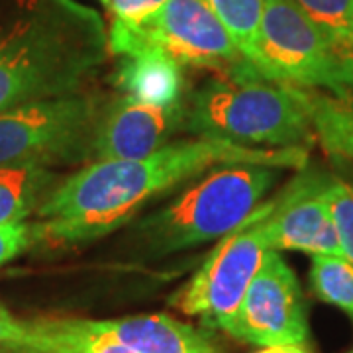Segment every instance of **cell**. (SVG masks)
I'll list each match as a JSON object with an SVG mask.
<instances>
[{
	"label": "cell",
	"mask_w": 353,
	"mask_h": 353,
	"mask_svg": "<svg viewBox=\"0 0 353 353\" xmlns=\"http://www.w3.org/2000/svg\"><path fill=\"white\" fill-rule=\"evenodd\" d=\"M306 148H250L214 138L173 139L138 159L90 161L63 176L36 212V243L77 245L128 224L157 196L222 165L304 169Z\"/></svg>",
	"instance_id": "1"
},
{
	"label": "cell",
	"mask_w": 353,
	"mask_h": 353,
	"mask_svg": "<svg viewBox=\"0 0 353 353\" xmlns=\"http://www.w3.org/2000/svg\"><path fill=\"white\" fill-rule=\"evenodd\" d=\"M108 55L101 14L75 0H26L0 30V112L83 92Z\"/></svg>",
	"instance_id": "2"
},
{
	"label": "cell",
	"mask_w": 353,
	"mask_h": 353,
	"mask_svg": "<svg viewBox=\"0 0 353 353\" xmlns=\"http://www.w3.org/2000/svg\"><path fill=\"white\" fill-rule=\"evenodd\" d=\"M183 132L269 150L316 141L303 88L271 81L255 67L216 73L190 90Z\"/></svg>",
	"instance_id": "3"
},
{
	"label": "cell",
	"mask_w": 353,
	"mask_h": 353,
	"mask_svg": "<svg viewBox=\"0 0 353 353\" xmlns=\"http://www.w3.org/2000/svg\"><path fill=\"white\" fill-rule=\"evenodd\" d=\"M277 167L222 165L155 212L134 222L130 248L143 257H165L222 240L248 224L275 187Z\"/></svg>",
	"instance_id": "4"
},
{
	"label": "cell",
	"mask_w": 353,
	"mask_h": 353,
	"mask_svg": "<svg viewBox=\"0 0 353 353\" xmlns=\"http://www.w3.org/2000/svg\"><path fill=\"white\" fill-rule=\"evenodd\" d=\"M108 99L83 90L0 112V167L87 165Z\"/></svg>",
	"instance_id": "5"
},
{
	"label": "cell",
	"mask_w": 353,
	"mask_h": 353,
	"mask_svg": "<svg viewBox=\"0 0 353 353\" xmlns=\"http://www.w3.org/2000/svg\"><path fill=\"white\" fill-rule=\"evenodd\" d=\"M252 65L267 79L299 88H336L353 79L328 39L294 0H263Z\"/></svg>",
	"instance_id": "6"
},
{
	"label": "cell",
	"mask_w": 353,
	"mask_h": 353,
	"mask_svg": "<svg viewBox=\"0 0 353 353\" xmlns=\"http://www.w3.org/2000/svg\"><path fill=\"white\" fill-rule=\"evenodd\" d=\"M108 43L110 53L118 57L157 48L183 67L212 69L214 73H238L253 67L206 0H167L148 24L108 38Z\"/></svg>",
	"instance_id": "7"
},
{
	"label": "cell",
	"mask_w": 353,
	"mask_h": 353,
	"mask_svg": "<svg viewBox=\"0 0 353 353\" xmlns=\"http://www.w3.org/2000/svg\"><path fill=\"white\" fill-rule=\"evenodd\" d=\"M267 208L269 201L248 224L220 240L189 283L171 299L176 310L224 332L271 250L261 226Z\"/></svg>",
	"instance_id": "8"
},
{
	"label": "cell",
	"mask_w": 353,
	"mask_h": 353,
	"mask_svg": "<svg viewBox=\"0 0 353 353\" xmlns=\"http://www.w3.org/2000/svg\"><path fill=\"white\" fill-rule=\"evenodd\" d=\"M224 332L261 347L306 343L308 318L301 283L277 250H269Z\"/></svg>",
	"instance_id": "9"
},
{
	"label": "cell",
	"mask_w": 353,
	"mask_h": 353,
	"mask_svg": "<svg viewBox=\"0 0 353 353\" xmlns=\"http://www.w3.org/2000/svg\"><path fill=\"white\" fill-rule=\"evenodd\" d=\"M330 175L304 171L277 199L269 201L261 226L271 250L343 255L330 202Z\"/></svg>",
	"instance_id": "10"
},
{
	"label": "cell",
	"mask_w": 353,
	"mask_h": 353,
	"mask_svg": "<svg viewBox=\"0 0 353 353\" xmlns=\"http://www.w3.org/2000/svg\"><path fill=\"white\" fill-rule=\"evenodd\" d=\"M183 128L185 101L155 106L118 94L104 104L92 145V161L145 157L171 143Z\"/></svg>",
	"instance_id": "11"
},
{
	"label": "cell",
	"mask_w": 353,
	"mask_h": 353,
	"mask_svg": "<svg viewBox=\"0 0 353 353\" xmlns=\"http://www.w3.org/2000/svg\"><path fill=\"white\" fill-rule=\"evenodd\" d=\"M0 353H132L102 332L97 320L39 316L24 320L20 338L0 343Z\"/></svg>",
	"instance_id": "12"
},
{
	"label": "cell",
	"mask_w": 353,
	"mask_h": 353,
	"mask_svg": "<svg viewBox=\"0 0 353 353\" xmlns=\"http://www.w3.org/2000/svg\"><path fill=\"white\" fill-rule=\"evenodd\" d=\"M97 324L132 353H220L201 330L167 314L106 318Z\"/></svg>",
	"instance_id": "13"
},
{
	"label": "cell",
	"mask_w": 353,
	"mask_h": 353,
	"mask_svg": "<svg viewBox=\"0 0 353 353\" xmlns=\"http://www.w3.org/2000/svg\"><path fill=\"white\" fill-rule=\"evenodd\" d=\"M112 83L118 94L155 106L179 104L187 97L183 65L157 48L120 57Z\"/></svg>",
	"instance_id": "14"
},
{
	"label": "cell",
	"mask_w": 353,
	"mask_h": 353,
	"mask_svg": "<svg viewBox=\"0 0 353 353\" xmlns=\"http://www.w3.org/2000/svg\"><path fill=\"white\" fill-rule=\"evenodd\" d=\"M314 139L338 159L353 161V79L336 88H303Z\"/></svg>",
	"instance_id": "15"
},
{
	"label": "cell",
	"mask_w": 353,
	"mask_h": 353,
	"mask_svg": "<svg viewBox=\"0 0 353 353\" xmlns=\"http://www.w3.org/2000/svg\"><path fill=\"white\" fill-rule=\"evenodd\" d=\"M63 176L51 167H0V224L26 222L46 202Z\"/></svg>",
	"instance_id": "16"
},
{
	"label": "cell",
	"mask_w": 353,
	"mask_h": 353,
	"mask_svg": "<svg viewBox=\"0 0 353 353\" xmlns=\"http://www.w3.org/2000/svg\"><path fill=\"white\" fill-rule=\"evenodd\" d=\"M328 39L341 63L353 71V0H294Z\"/></svg>",
	"instance_id": "17"
},
{
	"label": "cell",
	"mask_w": 353,
	"mask_h": 353,
	"mask_svg": "<svg viewBox=\"0 0 353 353\" xmlns=\"http://www.w3.org/2000/svg\"><path fill=\"white\" fill-rule=\"evenodd\" d=\"M310 287L314 294L340 308L353 322V263L343 255H312Z\"/></svg>",
	"instance_id": "18"
},
{
	"label": "cell",
	"mask_w": 353,
	"mask_h": 353,
	"mask_svg": "<svg viewBox=\"0 0 353 353\" xmlns=\"http://www.w3.org/2000/svg\"><path fill=\"white\" fill-rule=\"evenodd\" d=\"M206 2L224 24L236 48L241 51V55L252 63L259 41L263 0H206Z\"/></svg>",
	"instance_id": "19"
},
{
	"label": "cell",
	"mask_w": 353,
	"mask_h": 353,
	"mask_svg": "<svg viewBox=\"0 0 353 353\" xmlns=\"http://www.w3.org/2000/svg\"><path fill=\"white\" fill-rule=\"evenodd\" d=\"M167 0H110L112 20L108 26V38L124 36L148 24L165 6Z\"/></svg>",
	"instance_id": "20"
},
{
	"label": "cell",
	"mask_w": 353,
	"mask_h": 353,
	"mask_svg": "<svg viewBox=\"0 0 353 353\" xmlns=\"http://www.w3.org/2000/svg\"><path fill=\"white\" fill-rule=\"evenodd\" d=\"M330 202L332 212L340 234L343 257L353 263V187L352 183H345L341 179L332 176L330 181Z\"/></svg>",
	"instance_id": "21"
},
{
	"label": "cell",
	"mask_w": 353,
	"mask_h": 353,
	"mask_svg": "<svg viewBox=\"0 0 353 353\" xmlns=\"http://www.w3.org/2000/svg\"><path fill=\"white\" fill-rule=\"evenodd\" d=\"M22 330H24V320H18L16 316L10 314L0 304V343H6V341L20 338Z\"/></svg>",
	"instance_id": "22"
},
{
	"label": "cell",
	"mask_w": 353,
	"mask_h": 353,
	"mask_svg": "<svg viewBox=\"0 0 353 353\" xmlns=\"http://www.w3.org/2000/svg\"><path fill=\"white\" fill-rule=\"evenodd\" d=\"M257 353H310L304 343H289V345H271V347H263Z\"/></svg>",
	"instance_id": "23"
},
{
	"label": "cell",
	"mask_w": 353,
	"mask_h": 353,
	"mask_svg": "<svg viewBox=\"0 0 353 353\" xmlns=\"http://www.w3.org/2000/svg\"><path fill=\"white\" fill-rule=\"evenodd\" d=\"M99 2H101L102 6H106V8L110 6V0H99Z\"/></svg>",
	"instance_id": "24"
},
{
	"label": "cell",
	"mask_w": 353,
	"mask_h": 353,
	"mask_svg": "<svg viewBox=\"0 0 353 353\" xmlns=\"http://www.w3.org/2000/svg\"><path fill=\"white\" fill-rule=\"evenodd\" d=\"M352 187H353V183H352Z\"/></svg>",
	"instance_id": "25"
},
{
	"label": "cell",
	"mask_w": 353,
	"mask_h": 353,
	"mask_svg": "<svg viewBox=\"0 0 353 353\" xmlns=\"http://www.w3.org/2000/svg\"><path fill=\"white\" fill-rule=\"evenodd\" d=\"M350 353H353V352H350Z\"/></svg>",
	"instance_id": "26"
}]
</instances>
